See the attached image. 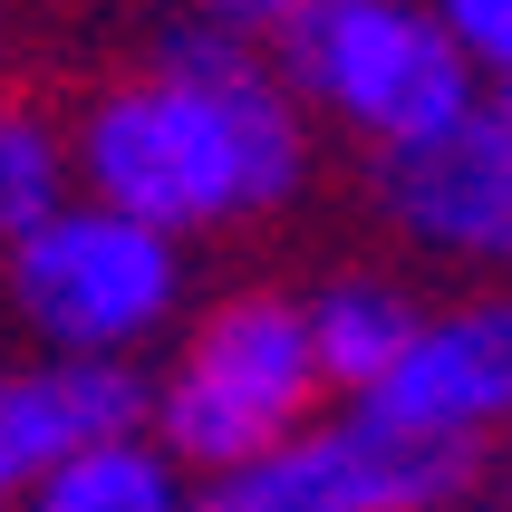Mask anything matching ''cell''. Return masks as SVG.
I'll use <instances>...</instances> for the list:
<instances>
[{
    "label": "cell",
    "mask_w": 512,
    "mask_h": 512,
    "mask_svg": "<svg viewBox=\"0 0 512 512\" xmlns=\"http://www.w3.org/2000/svg\"><path fill=\"white\" fill-rule=\"evenodd\" d=\"M300 107L281 78H261L252 49L184 20L145 78L107 87L68 136V184L126 223L194 242V232L281 213L300 194Z\"/></svg>",
    "instance_id": "cell-1"
},
{
    "label": "cell",
    "mask_w": 512,
    "mask_h": 512,
    "mask_svg": "<svg viewBox=\"0 0 512 512\" xmlns=\"http://www.w3.org/2000/svg\"><path fill=\"white\" fill-rule=\"evenodd\" d=\"M310 406H319V368H310V339H300V300L242 290L184 339L165 387H145V435L174 464L223 474V464H252L281 435H300Z\"/></svg>",
    "instance_id": "cell-2"
},
{
    "label": "cell",
    "mask_w": 512,
    "mask_h": 512,
    "mask_svg": "<svg viewBox=\"0 0 512 512\" xmlns=\"http://www.w3.org/2000/svg\"><path fill=\"white\" fill-rule=\"evenodd\" d=\"M0 261H10V310L39 339V358H116L126 368L184 310V242L126 223L87 194H68Z\"/></svg>",
    "instance_id": "cell-3"
},
{
    "label": "cell",
    "mask_w": 512,
    "mask_h": 512,
    "mask_svg": "<svg viewBox=\"0 0 512 512\" xmlns=\"http://www.w3.org/2000/svg\"><path fill=\"white\" fill-rule=\"evenodd\" d=\"M281 58H290V87L348 116L358 136H377V155L455 126L484 97L455 39L426 20V0H310L281 29Z\"/></svg>",
    "instance_id": "cell-4"
},
{
    "label": "cell",
    "mask_w": 512,
    "mask_h": 512,
    "mask_svg": "<svg viewBox=\"0 0 512 512\" xmlns=\"http://www.w3.org/2000/svg\"><path fill=\"white\" fill-rule=\"evenodd\" d=\"M455 493H464L455 455H426V445L377 435L368 416H339V426L281 435L252 464H223L184 512H445Z\"/></svg>",
    "instance_id": "cell-5"
},
{
    "label": "cell",
    "mask_w": 512,
    "mask_h": 512,
    "mask_svg": "<svg viewBox=\"0 0 512 512\" xmlns=\"http://www.w3.org/2000/svg\"><path fill=\"white\" fill-rule=\"evenodd\" d=\"M503 406H512V310L503 300H474V310L416 319V339L358 397V416L377 435H397V445L474 464V445L503 426Z\"/></svg>",
    "instance_id": "cell-6"
},
{
    "label": "cell",
    "mask_w": 512,
    "mask_h": 512,
    "mask_svg": "<svg viewBox=\"0 0 512 512\" xmlns=\"http://www.w3.org/2000/svg\"><path fill=\"white\" fill-rule=\"evenodd\" d=\"M377 203L397 213V232L416 252L503 261V242H512V116H503V97H474L455 126L377 155Z\"/></svg>",
    "instance_id": "cell-7"
},
{
    "label": "cell",
    "mask_w": 512,
    "mask_h": 512,
    "mask_svg": "<svg viewBox=\"0 0 512 512\" xmlns=\"http://www.w3.org/2000/svg\"><path fill=\"white\" fill-rule=\"evenodd\" d=\"M145 426V377L116 358H29L0 368V512H20V493L68 464L78 445Z\"/></svg>",
    "instance_id": "cell-8"
},
{
    "label": "cell",
    "mask_w": 512,
    "mask_h": 512,
    "mask_svg": "<svg viewBox=\"0 0 512 512\" xmlns=\"http://www.w3.org/2000/svg\"><path fill=\"white\" fill-rule=\"evenodd\" d=\"M300 339H310V368L319 387H348V397H368L377 377L397 368V348L416 339V300L387 281H368V271H348V281H329L300 310Z\"/></svg>",
    "instance_id": "cell-9"
},
{
    "label": "cell",
    "mask_w": 512,
    "mask_h": 512,
    "mask_svg": "<svg viewBox=\"0 0 512 512\" xmlns=\"http://www.w3.org/2000/svg\"><path fill=\"white\" fill-rule=\"evenodd\" d=\"M184 503H194L184 464L145 426L107 435V445H78L68 464H49V474L20 493V512H184Z\"/></svg>",
    "instance_id": "cell-10"
},
{
    "label": "cell",
    "mask_w": 512,
    "mask_h": 512,
    "mask_svg": "<svg viewBox=\"0 0 512 512\" xmlns=\"http://www.w3.org/2000/svg\"><path fill=\"white\" fill-rule=\"evenodd\" d=\"M68 194H78L68 184V136L39 107H0V252L29 242Z\"/></svg>",
    "instance_id": "cell-11"
},
{
    "label": "cell",
    "mask_w": 512,
    "mask_h": 512,
    "mask_svg": "<svg viewBox=\"0 0 512 512\" xmlns=\"http://www.w3.org/2000/svg\"><path fill=\"white\" fill-rule=\"evenodd\" d=\"M426 20L455 39V58L474 78H503L512 68V0H426Z\"/></svg>",
    "instance_id": "cell-12"
},
{
    "label": "cell",
    "mask_w": 512,
    "mask_h": 512,
    "mask_svg": "<svg viewBox=\"0 0 512 512\" xmlns=\"http://www.w3.org/2000/svg\"><path fill=\"white\" fill-rule=\"evenodd\" d=\"M300 10H310V0H194V20L223 29V39H242V49H252V39H281Z\"/></svg>",
    "instance_id": "cell-13"
}]
</instances>
